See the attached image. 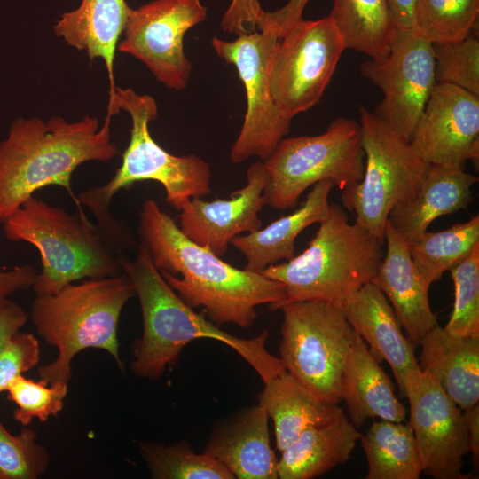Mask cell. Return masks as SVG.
I'll return each instance as SVG.
<instances>
[{"instance_id": "1", "label": "cell", "mask_w": 479, "mask_h": 479, "mask_svg": "<svg viewBox=\"0 0 479 479\" xmlns=\"http://www.w3.org/2000/svg\"><path fill=\"white\" fill-rule=\"evenodd\" d=\"M138 236L169 287L191 308H203L216 326L250 328L258 306L276 310L285 298L282 283L236 268L196 244L153 200L141 207Z\"/></svg>"}, {"instance_id": "2", "label": "cell", "mask_w": 479, "mask_h": 479, "mask_svg": "<svg viewBox=\"0 0 479 479\" xmlns=\"http://www.w3.org/2000/svg\"><path fill=\"white\" fill-rule=\"evenodd\" d=\"M121 258L122 271L130 279L143 317V334L132 347L130 371L138 377L157 380L173 365L190 342L208 338L236 351L258 373L263 383L283 372L281 359L265 347L269 332L251 339L238 338L188 306L166 282L146 249Z\"/></svg>"}, {"instance_id": "3", "label": "cell", "mask_w": 479, "mask_h": 479, "mask_svg": "<svg viewBox=\"0 0 479 479\" xmlns=\"http://www.w3.org/2000/svg\"><path fill=\"white\" fill-rule=\"evenodd\" d=\"M111 119L77 122L61 116L14 120L0 141V223L41 189L57 185L73 196L71 177L82 163L109 161L119 152L111 137Z\"/></svg>"}, {"instance_id": "4", "label": "cell", "mask_w": 479, "mask_h": 479, "mask_svg": "<svg viewBox=\"0 0 479 479\" xmlns=\"http://www.w3.org/2000/svg\"><path fill=\"white\" fill-rule=\"evenodd\" d=\"M121 110L130 114L132 123L122 163L106 184L82 192L77 200L90 209L115 247L125 252L136 247V240L111 212L112 199L119 191L137 182L153 180L163 186L166 201L180 210L192 197L208 195L212 190L211 170L207 161L193 153L171 154L151 136L149 123L158 116L153 98L116 86L112 114L115 115Z\"/></svg>"}, {"instance_id": "5", "label": "cell", "mask_w": 479, "mask_h": 479, "mask_svg": "<svg viewBox=\"0 0 479 479\" xmlns=\"http://www.w3.org/2000/svg\"><path fill=\"white\" fill-rule=\"evenodd\" d=\"M135 296L123 272L71 283L52 294L36 295L31 318L38 334L54 346L56 358L39 368L47 384H68L73 358L86 349L106 350L121 370L117 329L124 305Z\"/></svg>"}, {"instance_id": "6", "label": "cell", "mask_w": 479, "mask_h": 479, "mask_svg": "<svg viewBox=\"0 0 479 479\" xmlns=\"http://www.w3.org/2000/svg\"><path fill=\"white\" fill-rule=\"evenodd\" d=\"M318 224L303 252L262 271L284 285L285 298L278 310L299 301L342 307L378 272L384 242L357 223H349L336 204H330L328 216Z\"/></svg>"}, {"instance_id": "7", "label": "cell", "mask_w": 479, "mask_h": 479, "mask_svg": "<svg viewBox=\"0 0 479 479\" xmlns=\"http://www.w3.org/2000/svg\"><path fill=\"white\" fill-rule=\"evenodd\" d=\"M2 224L8 240L27 242L39 251L42 269L32 286L36 295L122 272L124 254L81 211L71 214L33 196Z\"/></svg>"}, {"instance_id": "8", "label": "cell", "mask_w": 479, "mask_h": 479, "mask_svg": "<svg viewBox=\"0 0 479 479\" xmlns=\"http://www.w3.org/2000/svg\"><path fill=\"white\" fill-rule=\"evenodd\" d=\"M263 163L266 205L276 209L294 207L305 190L323 180L344 190L364 174L360 124L338 117L320 135L282 138Z\"/></svg>"}, {"instance_id": "9", "label": "cell", "mask_w": 479, "mask_h": 479, "mask_svg": "<svg viewBox=\"0 0 479 479\" xmlns=\"http://www.w3.org/2000/svg\"><path fill=\"white\" fill-rule=\"evenodd\" d=\"M359 113L365 169L359 183L342 190V201L355 223L384 242L391 210L417 195L430 164L373 112L360 106Z\"/></svg>"}, {"instance_id": "10", "label": "cell", "mask_w": 479, "mask_h": 479, "mask_svg": "<svg viewBox=\"0 0 479 479\" xmlns=\"http://www.w3.org/2000/svg\"><path fill=\"white\" fill-rule=\"evenodd\" d=\"M280 309L279 358L285 369L318 397L339 404L345 363L358 336L342 307L299 301Z\"/></svg>"}, {"instance_id": "11", "label": "cell", "mask_w": 479, "mask_h": 479, "mask_svg": "<svg viewBox=\"0 0 479 479\" xmlns=\"http://www.w3.org/2000/svg\"><path fill=\"white\" fill-rule=\"evenodd\" d=\"M345 49L329 16L302 19L281 35L271 61L270 86L286 118L292 121L318 103Z\"/></svg>"}, {"instance_id": "12", "label": "cell", "mask_w": 479, "mask_h": 479, "mask_svg": "<svg viewBox=\"0 0 479 479\" xmlns=\"http://www.w3.org/2000/svg\"><path fill=\"white\" fill-rule=\"evenodd\" d=\"M279 39L263 30L240 35L233 41L212 39L216 55L235 66L246 92L247 111L230 153L234 164L252 157L266 160L289 131L291 120L275 105L270 86Z\"/></svg>"}, {"instance_id": "13", "label": "cell", "mask_w": 479, "mask_h": 479, "mask_svg": "<svg viewBox=\"0 0 479 479\" xmlns=\"http://www.w3.org/2000/svg\"><path fill=\"white\" fill-rule=\"evenodd\" d=\"M206 17L200 0H154L130 8L117 50L143 62L167 88L182 90L192 71L184 37Z\"/></svg>"}, {"instance_id": "14", "label": "cell", "mask_w": 479, "mask_h": 479, "mask_svg": "<svg viewBox=\"0 0 479 479\" xmlns=\"http://www.w3.org/2000/svg\"><path fill=\"white\" fill-rule=\"evenodd\" d=\"M432 43L415 30L397 32L389 55L361 65V75L382 91L373 112L410 141L436 84Z\"/></svg>"}, {"instance_id": "15", "label": "cell", "mask_w": 479, "mask_h": 479, "mask_svg": "<svg viewBox=\"0 0 479 479\" xmlns=\"http://www.w3.org/2000/svg\"><path fill=\"white\" fill-rule=\"evenodd\" d=\"M405 393L422 473L435 479L470 478L462 473L464 457L470 453L463 411L421 370L407 381Z\"/></svg>"}, {"instance_id": "16", "label": "cell", "mask_w": 479, "mask_h": 479, "mask_svg": "<svg viewBox=\"0 0 479 479\" xmlns=\"http://www.w3.org/2000/svg\"><path fill=\"white\" fill-rule=\"evenodd\" d=\"M427 163L464 169L479 158V96L459 87L435 85L410 138Z\"/></svg>"}, {"instance_id": "17", "label": "cell", "mask_w": 479, "mask_h": 479, "mask_svg": "<svg viewBox=\"0 0 479 479\" xmlns=\"http://www.w3.org/2000/svg\"><path fill=\"white\" fill-rule=\"evenodd\" d=\"M265 178L263 161H255L247 169V184L230 199L207 201L192 197L180 209V230L196 244L223 256L234 237L262 228L259 212L266 205Z\"/></svg>"}, {"instance_id": "18", "label": "cell", "mask_w": 479, "mask_h": 479, "mask_svg": "<svg viewBox=\"0 0 479 479\" xmlns=\"http://www.w3.org/2000/svg\"><path fill=\"white\" fill-rule=\"evenodd\" d=\"M342 309L356 333L369 345L376 360L390 366L399 392L420 372L413 343L405 336L385 294L373 283L363 286Z\"/></svg>"}, {"instance_id": "19", "label": "cell", "mask_w": 479, "mask_h": 479, "mask_svg": "<svg viewBox=\"0 0 479 479\" xmlns=\"http://www.w3.org/2000/svg\"><path fill=\"white\" fill-rule=\"evenodd\" d=\"M384 240L386 253L372 282L389 300L407 338L416 346L437 326L428 288L412 262L408 243L389 220Z\"/></svg>"}, {"instance_id": "20", "label": "cell", "mask_w": 479, "mask_h": 479, "mask_svg": "<svg viewBox=\"0 0 479 479\" xmlns=\"http://www.w3.org/2000/svg\"><path fill=\"white\" fill-rule=\"evenodd\" d=\"M268 419L260 404L245 409L214 428L204 452L221 462L234 478H279Z\"/></svg>"}, {"instance_id": "21", "label": "cell", "mask_w": 479, "mask_h": 479, "mask_svg": "<svg viewBox=\"0 0 479 479\" xmlns=\"http://www.w3.org/2000/svg\"><path fill=\"white\" fill-rule=\"evenodd\" d=\"M420 369L434 378L461 410L479 401V337L456 336L438 325L419 344Z\"/></svg>"}, {"instance_id": "22", "label": "cell", "mask_w": 479, "mask_h": 479, "mask_svg": "<svg viewBox=\"0 0 479 479\" xmlns=\"http://www.w3.org/2000/svg\"><path fill=\"white\" fill-rule=\"evenodd\" d=\"M334 186L329 179L315 184L304 201L291 214L279 217L264 228L234 237L231 244L246 258L244 269L262 273L280 260L293 258L298 235L328 216V196Z\"/></svg>"}, {"instance_id": "23", "label": "cell", "mask_w": 479, "mask_h": 479, "mask_svg": "<svg viewBox=\"0 0 479 479\" xmlns=\"http://www.w3.org/2000/svg\"><path fill=\"white\" fill-rule=\"evenodd\" d=\"M478 177L457 167L429 165L417 195L394 208L389 221L407 243L420 237L436 218L466 208Z\"/></svg>"}, {"instance_id": "24", "label": "cell", "mask_w": 479, "mask_h": 479, "mask_svg": "<svg viewBox=\"0 0 479 479\" xmlns=\"http://www.w3.org/2000/svg\"><path fill=\"white\" fill-rule=\"evenodd\" d=\"M129 9L125 0H82L78 8L63 13L53 27L58 36L84 51L90 60H104L110 84L107 108L115 98L114 61Z\"/></svg>"}, {"instance_id": "25", "label": "cell", "mask_w": 479, "mask_h": 479, "mask_svg": "<svg viewBox=\"0 0 479 479\" xmlns=\"http://www.w3.org/2000/svg\"><path fill=\"white\" fill-rule=\"evenodd\" d=\"M342 400L349 419L356 428L367 419L405 422L407 411L399 401L395 386L380 363L358 335L345 363L342 377Z\"/></svg>"}, {"instance_id": "26", "label": "cell", "mask_w": 479, "mask_h": 479, "mask_svg": "<svg viewBox=\"0 0 479 479\" xmlns=\"http://www.w3.org/2000/svg\"><path fill=\"white\" fill-rule=\"evenodd\" d=\"M263 384L258 404L273 421L280 452L305 429L328 424L343 413L338 404L318 397L287 370Z\"/></svg>"}, {"instance_id": "27", "label": "cell", "mask_w": 479, "mask_h": 479, "mask_svg": "<svg viewBox=\"0 0 479 479\" xmlns=\"http://www.w3.org/2000/svg\"><path fill=\"white\" fill-rule=\"evenodd\" d=\"M361 434L344 414L334 421L312 427L281 452L278 460L280 479H311L346 463Z\"/></svg>"}, {"instance_id": "28", "label": "cell", "mask_w": 479, "mask_h": 479, "mask_svg": "<svg viewBox=\"0 0 479 479\" xmlns=\"http://www.w3.org/2000/svg\"><path fill=\"white\" fill-rule=\"evenodd\" d=\"M329 17L346 49L374 59L390 52L397 27L389 0H333Z\"/></svg>"}, {"instance_id": "29", "label": "cell", "mask_w": 479, "mask_h": 479, "mask_svg": "<svg viewBox=\"0 0 479 479\" xmlns=\"http://www.w3.org/2000/svg\"><path fill=\"white\" fill-rule=\"evenodd\" d=\"M368 471L366 479H419L422 465L409 423L374 421L359 439Z\"/></svg>"}, {"instance_id": "30", "label": "cell", "mask_w": 479, "mask_h": 479, "mask_svg": "<svg viewBox=\"0 0 479 479\" xmlns=\"http://www.w3.org/2000/svg\"><path fill=\"white\" fill-rule=\"evenodd\" d=\"M479 244V216L436 232H425L408 243L412 262L425 286L439 280Z\"/></svg>"}, {"instance_id": "31", "label": "cell", "mask_w": 479, "mask_h": 479, "mask_svg": "<svg viewBox=\"0 0 479 479\" xmlns=\"http://www.w3.org/2000/svg\"><path fill=\"white\" fill-rule=\"evenodd\" d=\"M140 454L154 479H233V475L209 454L196 453L181 441L164 444L139 442Z\"/></svg>"}, {"instance_id": "32", "label": "cell", "mask_w": 479, "mask_h": 479, "mask_svg": "<svg viewBox=\"0 0 479 479\" xmlns=\"http://www.w3.org/2000/svg\"><path fill=\"white\" fill-rule=\"evenodd\" d=\"M479 0H416L414 30L431 43L459 42L475 28Z\"/></svg>"}, {"instance_id": "33", "label": "cell", "mask_w": 479, "mask_h": 479, "mask_svg": "<svg viewBox=\"0 0 479 479\" xmlns=\"http://www.w3.org/2000/svg\"><path fill=\"white\" fill-rule=\"evenodd\" d=\"M450 271L455 296L444 328L456 336L479 337V244Z\"/></svg>"}, {"instance_id": "34", "label": "cell", "mask_w": 479, "mask_h": 479, "mask_svg": "<svg viewBox=\"0 0 479 479\" xmlns=\"http://www.w3.org/2000/svg\"><path fill=\"white\" fill-rule=\"evenodd\" d=\"M50 463L47 449L36 442L35 430L12 435L0 421V479H35Z\"/></svg>"}, {"instance_id": "35", "label": "cell", "mask_w": 479, "mask_h": 479, "mask_svg": "<svg viewBox=\"0 0 479 479\" xmlns=\"http://www.w3.org/2000/svg\"><path fill=\"white\" fill-rule=\"evenodd\" d=\"M436 80L479 96V40L468 36L459 42L432 43Z\"/></svg>"}, {"instance_id": "36", "label": "cell", "mask_w": 479, "mask_h": 479, "mask_svg": "<svg viewBox=\"0 0 479 479\" xmlns=\"http://www.w3.org/2000/svg\"><path fill=\"white\" fill-rule=\"evenodd\" d=\"M68 384H47L40 380L35 381L23 375L16 377L8 386V397L16 405L14 419L22 426H28L35 418L46 421L56 416L63 408Z\"/></svg>"}, {"instance_id": "37", "label": "cell", "mask_w": 479, "mask_h": 479, "mask_svg": "<svg viewBox=\"0 0 479 479\" xmlns=\"http://www.w3.org/2000/svg\"><path fill=\"white\" fill-rule=\"evenodd\" d=\"M39 360V342L33 334L18 331L10 336L0 348V393Z\"/></svg>"}, {"instance_id": "38", "label": "cell", "mask_w": 479, "mask_h": 479, "mask_svg": "<svg viewBox=\"0 0 479 479\" xmlns=\"http://www.w3.org/2000/svg\"><path fill=\"white\" fill-rule=\"evenodd\" d=\"M263 12L258 0H232L221 27L224 32L237 35L257 31Z\"/></svg>"}, {"instance_id": "39", "label": "cell", "mask_w": 479, "mask_h": 479, "mask_svg": "<svg viewBox=\"0 0 479 479\" xmlns=\"http://www.w3.org/2000/svg\"><path fill=\"white\" fill-rule=\"evenodd\" d=\"M37 272L30 264L0 270V298L32 287Z\"/></svg>"}, {"instance_id": "40", "label": "cell", "mask_w": 479, "mask_h": 479, "mask_svg": "<svg viewBox=\"0 0 479 479\" xmlns=\"http://www.w3.org/2000/svg\"><path fill=\"white\" fill-rule=\"evenodd\" d=\"M28 314L8 297L0 298V348L26 324Z\"/></svg>"}, {"instance_id": "41", "label": "cell", "mask_w": 479, "mask_h": 479, "mask_svg": "<svg viewBox=\"0 0 479 479\" xmlns=\"http://www.w3.org/2000/svg\"><path fill=\"white\" fill-rule=\"evenodd\" d=\"M309 0H289L282 8L269 12L270 22L279 30L286 31L302 19L303 9Z\"/></svg>"}, {"instance_id": "42", "label": "cell", "mask_w": 479, "mask_h": 479, "mask_svg": "<svg viewBox=\"0 0 479 479\" xmlns=\"http://www.w3.org/2000/svg\"><path fill=\"white\" fill-rule=\"evenodd\" d=\"M395 16L397 32L413 31L416 0H389Z\"/></svg>"}, {"instance_id": "43", "label": "cell", "mask_w": 479, "mask_h": 479, "mask_svg": "<svg viewBox=\"0 0 479 479\" xmlns=\"http://www.w3.org/2000/svg\"><path fill=\"white\" fill-rule=\"evenodd\" d=\"M462 411L468 430L470 453L473 455L474 467L477 471L479 463V404Z\"/></svg>"}]
</instances>
